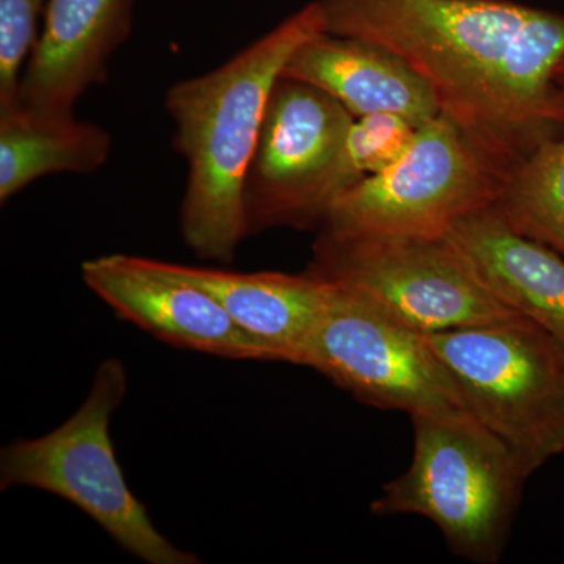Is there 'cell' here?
<instances>
[{
  "label": "cell",
  "instance_id": "6da1fadb",
  "mask_svg": "<svg viewBox=\"0 0 564 564\" xmlns=\"http://www.w3.org/2000/svg\"><path fill=\"white\" fill-rule=\"evenodd\" d=\"M326 32L403 58L443 113L514 165L564 128V17L511 0H317Z\"/></svg>",
  "mask_w": 564,
  "mask_h": 564
},
{
  "label": "cell",
  "instance_id": "7a4b0ae2",
  "mask_svg": "<svg viewBox=\"0 0 564 564\" xmlns=\"http://www.w3.org/2000/svg\"><path fill=\"white\" fill-rule=\"evenodd\" d=\"M323 32L313 0L228 62L166 91L174 148L188 166L181 234L198 258L231 263L248 237L243 182L270 96L292 55Z\"/></svg>",
  "mask_w": 564,
  "mask_h": 564
},
{
  "label": "cell",
  "instance_id": "3957f363",
  "mask_svg": "<svg viewBox=\"0 0 564 564\" xmlns=\"http://www.w3.org/2000/svg\"><path fill=\"white\" fill-rule=\"evenodd\" d=\"M410 467L372 503L377 516L415 514L459 558L497 563L529 475L511 448L464 408L411 415Z\"/></svg>",
  "mask_w": 564,
  "mask_h": 564
},
{
  "label": "cell",
  "instance_id": "277c9868",
  "mask_svg": "<svg viewBox=\"0 0 564 564\" xmlns=\"http://www.w3.org/2000/svg\"><path fill=\"white\" fill-rule=\"evenodd\" d=\"M128 392L120 359L96 370L90 393L54 432L7 445L0 454V488L28 486L54 494L90 516L115 543L150 564H196L154 525L133 496L115 455L110 421Z\"/></svg>",
  "mask_w": 564,
  "mask_h": 564
},
{
  "label": "cell",
  "instance_id": "5b68a950",
  "mask_svg": "<svg viewBox=\"0 0 564 564\" xmlns=\"http://www.w3.org/2000/svg\"><path fill=\"white\" fill-rule=\"evenodd\" d=\"M464 410L500 437L532 477L564 452V347L524 315L425 334Z\"/></svg>",
  "mask_w": 564,
  "mask_h": 564
},
{
  "label": "cell",
  "instance_id": "8992f818",
  "mask_svg": "<svg viewBox=\"0 0 564 564\" xmlns=\"http://www.w3.org/2000/svg\"><path fill=\"white\" fill-rule=\"evenodd\" d=\"M355 120L328 93L280 77L245 176L248 236L276 228L318 231L333 204L370 176L348 144Z\"/></svg>",
  "mask_w": 564,
  "mask_h": 564
},
{
  "label": "cell",
  "instance_id": "52a82bcc",
  "mask_svg": "<svg viewBox=\"0 0 564 564\" xmlns=\"http://www.w3.org/2000/svg\"><path fill=\"white\" fill-rule=\"evenodd\" d=\"M513 166L447 115L415 129L403 154L333 204L317 232L447 236L496 203Z\"/></svg>",
  "mask_w": 564,
  "mask_h": 564
},
{
  "label": "cell",
  "instance_id": "ba28073f",
  "mask_svg": "<svg viewBox=\"0 0 564 564\" xmlns=\"http://www.w3.org/2000/svg\"><path fill=\"white\" fill-rule=\"evenodd\" d=\"M306 272L347 285L393 321L422 334L488 325L518 314L497 299L448 234L318 232Z\"/></svg>",
  "mask_w": 564,
  "mask_h": 564
},
{
  "label": "cell",
  "instance_id": "9c48e42d",
  "mask_svg": "<svg viewBox=\"0 0 564 564\" xmlns=\"http://www.w3.org/2000/svg\"><path fill=\"white\" fill-rule=\"evenodd\" d=\"M328 282V300L302 366L378 410L415 415L464 408L425 334L393 321L347 285Z\"/></svg>",
  "mask_w": 564,
  "mask_h": 564
},
{
  "label": "cell",
  "instance_id": "30bf717a",
  "mask_svg": "<svg viewBox=\"0 0 564 564\" xmlns=\"http://www.w3.org/2000/svg\"><path fill=\"white\" fill-rule=\"evenodd\" d=\"M82 280L120 317L163 343L226 359L274 361L210 293L174 276L162 261L101 256L82 263Z\"/></svg>",
  "mask_w": 564,
  "mask_h": 564
},
{
  "label": "cell",
  "instance_id": "8fae6325",
  "mask_svg": "<svg viewBox=\"0 0 564 564\" xmlns=\"http://www.w3.org/2000/svg\"><path fill=\"white\" fill-rule=\"evenodd\" d=\"M43 14L20 104L74 113L85 93L109 79L111 57L132 32L133 0H46Z\"/></svg>",
  "mask_w": 564,
  "mask_h": 564
},
{
  "label": "cell",
  "instance_id": "7c38bea8",
  "mask_svg": "<svg viewBox=\"0 0 564 564\" xmlns=\"http://www.w3.org/2000/svg\"><path fill=\"white\" fill-rule=\"evenodd\" d=\"M282 77L321 88L355 118L393 115L419 128L443 115L433 88L403 58L366 40L323 32L292 55Z\"/></svg>",
  "mask_w": 564,
  "mask_h": 564
},
{
  "label": "cell",
  "instance_id": "4fadbf2b",
  "mask_svg": "<svg viewBox=\"0 0 564 564\" xmlns=\"http://www.w3.org/2000/svg\"><path fill=\"white\" fill-rule=\"evenodd\" d=\"M174 276L210 293L232 321L265 345L274 361L302 366L332 284L304 272L237 273L163 262Z\"/></svg>",
  "mask_w": 564,
  "mask_h": 564
},
{
  "label": "cell",
  "instance_id": "5bb4252c",
  "mask_svg": "<svg viewBox=\"0 0 564 564\" xmlns=\"http://www.w3.org/2000/svg\"><path fill=\"white\" fill-rule=\"evenodd\" d=\"M448 236L474 262L500 302L564 347V258L513 231L492 207L456 223Z\"/></svg>",
  "mask_w": 564,
  "mask_h": 564
},
{
  "label": "cell",
  "instance_id": "9a60e30c",
  "mask_svg": "<svg viewBox=\"0 0 564 564\" xmlns=\"http://www.w3.org/2000/svg\"><path fill=\"white\" fill-rule=\"evenodd\" d=\"M111 135L74 113L18 104L0 110V203L51 174H91L109 161Z\"/></svg>",
  "mask_w": 564,
  "mask_h": 564
},
{
  "label": "cell",
  "instance_id": "2e32d148",
  "mask_svg": "<svg viewBox=\"0 0 564 564\" xmlns=\"http://www.w3.org/2000/svg\"><path fill=\"white\" fill-rule=\"evenodd\" d=\"M492 209L513 231L564 258V137H551L519 159Z\"/></svg>",
  "mask_w": 564,
  "mask_h": 564
},
{
  "label": "cell",
  "instance_id": "e0dca14e",
  "mask_svg": "<svg viewBox=\"0 0 564 564\" xmlns=\"http://www.w3.org/2000/svg\"><path fill=\"white\" fill-rule=\"evenodd\" d=\"M46 0H0V110L20 104L22 74L39 43Z\"/></svg>",
  "mask_w": 564,
  "mask_h": 564
},
{
  "label": "cell",
  "instance_id": "ac0fdd59",
  "mask_svg": "<svg viewBox=\"0 0 564 564\" xmlns=\"http://www.w3.org/2000/svg\"><path fill=\"white\" fill-rule=\"evenodd\" d=\"M555 84L556 87L560 88L564 93V55L562 61H560L558 66L555 69Z\"/></svg>",
  "mask_w": 564,
  "mask_h": 564
}]
</instances>
